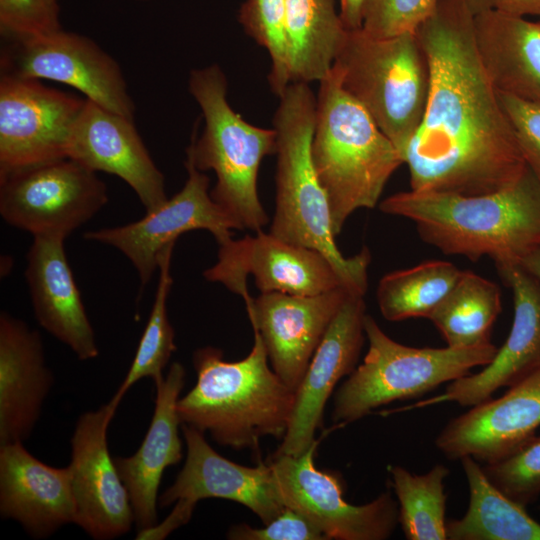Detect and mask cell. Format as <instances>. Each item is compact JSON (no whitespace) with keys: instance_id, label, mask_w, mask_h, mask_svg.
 Listing matches in <instances>:
<instances>
[{"instance_id":"2","label":"cell","mask_w":540,"mask_h":540,"mask_svg":"<svg viewBox=\"0 0 540 540\" xmlns=\"http://www.w3.org/2000/svg\"><path fill=\"white\" fill-rule=\"evenodd\" d=\"M379 208L413 221L420 238L446 255L520 265L540 248V182L528 167L515 183L495 192L409 190L387 197Z\"/></svg>"},{"instance_id":"6","label":"cell","mask_w":540,"mask_h":540,"mask_svg":"<svg viewBox=\"0 0 540 540\" xmlns=\"http://www.w3.org/2000/svg\"><path fill=\"white\" fill-rule=\"evenodd\" d=\"M188 88L204 126L200 135L193 131L186 157L200 171H214L216 184L210 195L239 230H262L268 216L257 178L264 157L276 153L274 128L252 125L234 111L227 99L226 75L217 64L191 70Z\"/></svg>"},{"instance_id":"34","label":"cell","mask_w":540,"mask_h":540,"mask_svg":"<svg viewBox=\"0 0 540 540\" xmlns=\"http://www.w3.org/2000/svg\"><path fill=\"white\" fill-rule=\"evenodd\" d=\"M482 466L489 481L523 507L540 495V435H534L505 456Z\"/></svg>"},{"instance_id":"15","label":"cell","mask_w":540,"mask_h":540,"mask_svg":"<svg viewBox=\"0 0 540 540\" xmlns=\"http://www.w3.org/2000/svg\"><path fill=\"white\" fill-rule=\"evenodd\" d=\"M84 102L39 80L1 74L0 172L67 158Z\"/></svg>"},{"instance_id":"23","label":"cell","mask_w":540,"mask_h":540,"mask_svg":"<svg viewBox=\"0 0 540 540\" xmlns=\"http://www.w3.org/2000/svg\"><path fill=\"white\" fill-rule=\"evenodd\" d=\"M64 240L35 236L25 278L38 323L80 360L98 356L95 333L68 263Z\"/></svg>"},{"instance_id":"39","label":"cell","mask_w":540,"mask_h":540,"mask_svg":"<svg viewBox=\"0 0 540 540\" xmlns=\"http://www.w3.org/2000/svg\"><path fill=\"white\" fill-rule=\"evenodd\" d=\"M367 0H339V14L346 30L361 29L363 9Z\"/></svg>"},{"instance_id":"19","label":"cell","mask_w":540,"mask_h":540,"mask_svg":"<svg viewBox=\"0 0 540 540\" xmlns=\"http://www.w3.org/2000/svg\"><path fill=\"white\" fill-rule=\"evenodd\" d=\"M67 158L93 172L122 179L136 193L146 212L168 199L164 175L144 145L134 119L86 98L71 129Z\"/></svg>"},{"instance_id":"40","label":"cell","mask_w":540,"mask_h":540,"mask_svg":"<svg viewBox=\"0 0 540 540\" xmlns=\"http://www.w3.org/2000/svg\"><path fill=\"white\" fill-rule=\"evenodd\" d=\"M495 9L516 16L540 17V0H497Z\"/></svg>"},{"instance_id":"7","label":"cell","mask_w":540,"mask_h":540,"mask_svg":"<svg viewBox=\"0 0 540 540\" xmlns=\"http://www.w3.org/2000/svg\"><path fill=\"white\" fill-rule=\"evenodd\" d=\"M331 71L403 158L430 87L428 59L416 33L375 38L362 29L348 31Z\"/></svg>"},{"instance_id":"16","label":"cell","mask_w":540,"mask_h":540,"mask_svg":"<svg viewBox=\"0 0 540 540\" xmlns=\"http://www.w3.org/2000/svg\"><path fill=\"white\" fill-rule=\"evenodd\" d=\"M116 408L110 403L82 414L71 439L69 464L75 524L89 536L107 540L127 533L134 522L128 491L107 445Z\"/></svg>"},{"instance_id":"38","label":"cell","mask_w":540,"mask_h":540,"mask_svg":"<svg viewBox=\"0 0 540 540\" xmlns=\"http://www.w3.org/2000/svg\"><path fill=\"white\" fill-rule=\"evenodd\" d=\"M233 540H329L328 536L304 514L286 507L262 528L247 524L231 527L227 533Z\"/></svg>"},{"instance_id":"37","label":"cell","mask_w":540,"mask_h":540,"mask_svg":"<svg viewBox=\"0 0 540 540\" xmlns=\"http://www.w3.org/2000/svg\"><path fill=\"white\" fill-rule=\"evenodd\" d=\"M526 166L540 182V103L498 91Z\"/></svg>"},{"instance_id":"21","label":"cell","mask_w":540,"mask_h":540,"mask_svg":"<svg viewBox=\"0 0 540 540\" xmlns=\"http://www.w3.org/2000/svg\"><path fill=\"white\" fill-rule=\"evenodd\" d=\"M540 426V367L509 387L452 418L435 439L450 460L471 456L488 463L513 451Z\"/></svg>"},{"instance_id":"33","label":"cell","mask_w":540,"mask_h":540,"mask_svg":"<svg viewBox=\"0 0 540 540\" xmlns=\"http://www.w3.org/2000/svg\"><path fill=\"white\" fill-rule=\"evenodd\" d=\"M285 20L286 0H245L238 12V22L245 33L270 57L268 81L278 97L291 83Z\"/></svg>"},{"instance_id":"13","label":"cell","mask_w":540,"mask_h":540,"mask_svg":"<svg viewBox=\"0 0 540 540\" xmlns=\"http://www.w3.org/2000/svg\"><path fill=\"white\" fill-rule=\"evenodd\" d=\"M187 179L183 188L140 220L84 234L86 240L119 250L138 273L143 289L158 269L161 251L180 235L194 230L209 231L217 243L232 238L237 224L213 201L209 177L186 157Z\"/></svg>"},{"instance_id":"27","label":"cell","mask_w":540,"mask_h":540,"mask_svg":"<svg viewBox=\"0 0 540 540\" xmlns=\"http://www.w3.org/2000/svg\"><path fill=\"white\" fill-rule=\"evenodd\" d=\"M290 82H320L346 37L335 0H286Z\"/></svg>"},{"instance_id":"14","label":"cell","mask_w":540,"mask_h":540,"mask_svg":"<svg viewBox=\"0 0 540 540\" xmlns=\"http://www.w3.org/2000/svg\"><path fill=\"white\" fill-rule=\"evenodd\" d=\"M216 263L203 272L207 281L221 283L252 301L247 289L252 275L261 293L318 295L344 286L330 261L320 252L288 243L262 230L241 239L218 243Z\"/></svg>"},{"instance_id":"41","label":"cell","mask_w":540,"mask_h":540,"mask_svg":"<svg viewBox=\"0 0 540 540\" xmlns=\"http://www.w3.org/2000/svg\"><path fill=\"white\" fill-rule=\"evenodd\" d=\"M520 266L540 280V248L527 255Z\"/></svg>"},{"instance_id":"3","label":"cell","mask_w":540,"mask_h":540,"mask_svg":"<svg viewBox=\"0 0 540 540\" xmlns=\"http://www.w3.org/2000/svg\"><path fill=\"white\" fill-rule=\"evenodd\" d=\"M315 117L316 95L309 84L291 82L279 96L273 117L277 168L270 233L323 254L344 287L364 296L371 255L363 248L358 254L345 257L336 245L328 198L311 155Z\"/></svg>"},{"instance_id":"32","label":"cell","mask_w":540,"mask_h":540,"mask_svg":"<svg viewBox=\"0 0 540 540\" xmlns=\"http://www.w3.org/2000/svg\"><path fill=\"white\" fill-rule=\"evenodd\" d=\"M174 246L175 243L169 244L159 255V280L148 322L130 369L109 402L116 409L126 392L138 380L149 377L155 384L162 381L163 369L176 350L175 334L167 314V298L173 283L170 267Z\"/></svg>"},{"instance_id":"4","label":"cell","mask_w":540,"mask_h":540,"mask_svg":"<svg viewBox=\"0 0 540 540\" xmlns=\"http://www.w3.org/2000/svg\"><path fill=\"white\" fill-rule=\"evenodd\" d=\"M193 364L195 386L177 402L181 424L209 432L215 442L234 449H257L265 436L283 438L295 391L269 367L257 331L242 360L225 361L222 350L208 346L194 352Z\"/></svg>"},{"instance_id":"42","label":"cell","mask_w":540,"mask_h":540,"mask_svg":"<svg viewBox=\"0 0 540 540\" xmlns=\"http://www.w3.org/2000/svg\"><path fill=\"white\" fill-rule=\"evenodd\" d=\"M470 11L474 14H480L490 9H494L497 0H464Z\"/></svg>"},{"instance_id":"25","label":"cell","mask_w":540,"mask_h":540,"mask_svg":"<svg viewBox=\"0 0 540 540\" xmlns=\"http://www.w3.org/2000/svg\"><path fill=\"white\" fill-rule=\"evenodd\" d=\"M184 382L185 369L174 362L162 381L155 384V409L139 449L130 457L114 458L139 532L157 524V493L163 472L183 456L177 402Z\"/></svg>"},{"instance_id":"36","label":"cell","mask_w":540,"mask_h":540,"mask_svg":"<svg viewBox=\"0 0 540 540\" xmlns=\"http://www.w3.org/2000/svg\"><path fill=\"white\" fill-rule=\"evenodd\" d=\"M58 0H0V31L6 39L62 29Z\"/></svg>"},{"instance_id":"18","label":"cell","mask_w":540,"mask_h":540,"mask_svg":"<svg viewBox=\"0 0 540 540\" xmlns=\"http://www.w3.org/2000/svg\"><path fill=\"white\" fill-rule=\"evenodd\" d=\"M363 297L349 294L330 323L295 391L291 419L274 455H299L311 446L335 386L357 367L366 338Z\"/></svg>"},{"instance_id":"10","label":"cell","mask_w":540,"mask_h":540,"mask_svg":"<svg viewBox=\"0 0 540 540\" xmlns=\"http://www.w3.org/2000/svg\"><path fill=\"white\" fill-rule=\"evenodd\" d=\"M187 446L183 468L175 482L160 497V506L176 502L168 517L142 533L144 539H163L186 524L196 503L205 498H221L242 504L264 525L285 508L270 463L247 467L224 458L205 440L199 430L182 424Z\"/></svg>"},{"instance_id":"9","label":"cell","mask_w":540,"mask_h":540,"mask_svg":"<svg viewBox=\"0 0 540 540\" xmlns=\"http://www.w3.org/2000/svg\"><path fill=\"white\" fill-rule=\"evenodd\" d=\"M105 183L70 158L0 172V215L35 236L66 237L108 202Z\"/></svg>"},{"instance_id":"26","label":"cell","mask_w":540,"mask_h":540,"mask_svg":"<svg viewBox=\"0 0 540 540\" xmlns=\"http://www.w3.org/2000/svg\"><path fill=\"white\" fill-rule=\"evenodd\" d=\"M474 36L497 91L540 103V21L494 8L474 16Z\"/></svg>"},{"instance_id":"29","label":"cell","mask_w":540,"mask_h":540,"mask_svg":"<svg viewBox=\"0 0 540 540\" xmlns=\"http://www.w3.org/2000/svg\"><path fill=\"white\" fill-rule=\"evenodd\" d=\"M502 310L497 284L474 272L461 275L428 318L447 346L470 347L490 342V331Z\"/></svg>"},{"instance_id":"8","label":"cell","mask_w":540,"mask_h":540,"mask_svg":"<svg viewBox=\"0 0 540 540\" xmlns=\"http://www.w3.org/2000/svg\"><path fill=\"white\" fill-rule=\"evenodd\" d=\"M364 330L368 351L336 391L332 411L336 423H351L380 406L418 398L489 364L498 349L491 342L470 347L406 346L390 338L368 314Z\"/></svg>"},{"instance_id":"31","label":"cell","mask_w":540,"mask_h":540,"mask_svg":"<svg viewBox=\"0 0 540 540\" xmlns=\"http://www.w3.org/2000/svg\"><path fill=\"white\" fill-rule=\"evenodd\" d=\"M391 484L397 497L399 524L408 540H446L444 480L449 469L436 464L427 473L412 474L390 466Z\"/></svg>"},{"instance_id":"17","label":"cell","mask_w":540,"mask_h":540,"mask_svg":"<svg viewBox=\"0 0 540 540\" xmlns=\"http://www.w3.org/2000/svg\"><path fill=\"white\" fill-rule=\"evenodd\" d=\"M349 294L344 286L311 296L270 292L261 293L245 305L272 369L294 391Z\"/></svg>"},{"instance_id":"35","label":"cell","mask_w":540,"mask_h":540,"mask_svg":"<svg viewBox=\"0 0 540 540\" xmlns=\"http://www.w3.org/2000/svg\"><path fill=\"white\" fill-rule=\"evenodd\" d=\"M439 0H367L361 29L375 38L414 33L435 11Z\"/></svg>"},{"instance_id":"20","label":"cell","mask_w":540,"mask_h":540,"mask_svg":"<svg viewBox=\"0 0 540 540\" xmlns=\"http://www.w3.org/2000/svg\"><path fill=\"white\" fill-rule=\"evenodd\" d=\"M495 266L513 294L514 318L506 341L478 373L449 382L442 394L419 401L413 408L442 402L472 407L540 367V280L520 265Z\"/></svg>"},{"instance_id":"1","label":"cell","mask_w":540,"mask_h":540,"mask_svg":"<svg viewBox=\"0 0 540 540\" xmlns=\"http://www.w3.org/2000/svg\"><path fill=\"white\" fill-rule=\"evenodd\" d=\"M464 0H439L415 31L430 87L421 124L404 152L410 190L475 196L515 183L527 166L479 56Z\"/></svg>"},{"instance_id":"11","label":"cell","mask_w":540,"mask_h":540,"mask_svg":"<svg viewBox=\"0 0 540 540\" xmlns=\"http://www.w3.org/2000/svg\"><path fill=\"white\" fill-rule=\"evenodd\" d=\"M1 74L73 87L96 104L134 119L135 105L118 62L92 39L57 31L8 39Z\"/></svg>"},{"instance_id":"30","label":"cell","mask_w":540,"mask_h":540,"mask_svg":"<svg viewBox=\"0 0 540 540\" xmlns=\"http://www.w3.org/2000/svg\"><path fill=\"white\" fill-rule=\"evenodd\" d=\"M462 270L442 260L387 273L378 284L380 313L388 321L429 318L458 281Z\"/></svg>"},{"instance_id":"12","label":"cell","mask_w":540,"mask_h":540,"mask_svg":"<svg viewBox=\"0 0 540 540\" xmlns=\"http://www.w3.org/2000/svg\"><path fill=\"white\" fill-rule=\"evenodd\" d=\"M318 442L299 455H274L269 462L286 507L314 522L330 539L384 540L399 524L398 503L389 492L353 505L344 499L341 476L315 467Z\"/></svg>"},{"instance_id":"24","label":"cell","mask_w":540,"mask_h":540,"mask_svg":"<svg viewBox=\"0 0 540 540\" xmlns=\"http://www.w3.org/2000/svg\"><path fill=\"white\" fill-rule=\"evenodd\" d=\"M53 385L38 331L7 312L0 314V444L31 434Z\"/></svg>"},{"instance_id":"28","label":"cell","mask_w":540,"mask_h":540,"mask_svg":"<svg viewBox=\"0 0 540 540\" xmlns=\"http://www.w3.org/2000/svg\"><path fill=\"white\" fill-rule=\"evenodd\" d=\"M469 488L462 518L446 522L448 540H540V523L505 496L471 456L460 459Z\"/></svg>"},{"instance_id":"22","label":"cell","mask_w":540,"mask_h":540,"mask_svg":"<svg viewBox=\"0 0 540 540\" xmlns=\"http://www.w3.org/2000/svg\"><path fill=\"white\" fill-rule=\"evenodd\" d=\"M0 513L19 522L35 538H45L75 522L69 467L49 466L22 442L0 447Z\"/></svg>"},{"instance_id":"5","label":"cell","mask_w":540,"mask_h":540,"mask_svg":"<svg viewBox=\"0 0 540 540\" xmlns=\"http://www.w3.org/2000/svg\"><path fill=\"white\" fill-rule=\"evenodd\" d=\"M311 155L338 235L358 209L374 208L404 164L400 153L335 74L319 82Z\"/></svg>"}]
</instances>
